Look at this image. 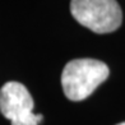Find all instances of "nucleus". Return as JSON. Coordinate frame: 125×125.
Masks as SVG:
<instances>
[{"label":"nucleus","instance_id":"f257e3e1","mask_svg":"<svg viewBox=\"0 0 125 125\" xmlns=\"http://www.w3.org/2000/svg\"><path fill=\"white\" fill-rule=\"evenodd\" d=\"M110 70L105 62L94 59H75L65 65L61 74L64 94L70 101H82L92 94L109 78Z\"/></svg>","mask_w":125,"mask_h":125},{"label":"nucleus","instance_id":"f03ea898","mask_svg":"<svg viewBox=\"0 0 125 125\" xmlns=\"http://www.w3.org/2000/svg\"><path fill=\"white\" fill-rule=\"evenodd\" d=\"M70 12L79 24L100 35L116 31L123 22L116 0H72Z\"/></svg>","mask_w":125,"mask_h":125},{"label":"nucleus","instance_id":"7ed1b4c3","mask_svg":"<svg viewBox=\"0 0 125 125\" xmlns=\"http://www.w3.org/2000/svg\"><path fill=\"white\" fill-rule=\"evenodd\" d=\"M33 107L32 96L22 83L8 82L0 89V112L12 125H38L43 117Z\"/></svg>","mask_w":125,"mask_h":125},{"label":"nucleus","instance_id":"20e7f679","mask_svg":"<svg viewBox=\"0 0 125 125\" xmlns=\"http://www.w3.org/2000/svg\"><path fill=\"white\" fill-rule=\"evenodd\" d=\"M117 125H125V123H120V124H117Z\"/></svg>","mask_w":125,"mask_h":125}]
</instances>
